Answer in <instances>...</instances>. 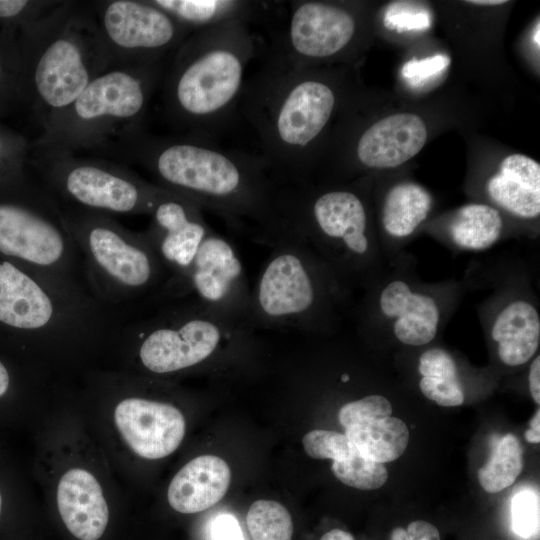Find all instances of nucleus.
I'll return each mask as SVG.
<instances>
[{
	"instance_id": "nucleus-1",
	"label": "nucleus",
	"mask_w": 540,
	"mask_h": 540,
	"mask_svg": "<svg viewBox=\"0 0 540 540\" xmlns=\"http://www.w3.org/2000/svg\"><path fill=\"white\" fill-rule=\"evenodd\" d=\"M101 153L139 165L156 185L191 199L258 243L268 246L282 228L281 186L260 156L186 135L158 136L145 130Z\"/></svg>"
},
{
	"instance_id": "nucleus-2",
	"label": "nucleus",
	"mask_w": 540,
	"mask_h": 540,
	"mask_svg": "<svg viewBox=\"0 0 540 540\" xmlns=\"http://www.w3.org/2000/svg\"><path fill=\"white\" fill-rule=\"evenodd\" d=\"M120 325L84 285L0 259V336L25 363L73 379L105 364Z\"/></svg>"
},
{
	"instance_id": "nucleus-3",
	"label": "nucleus",
	"mask_w": 540,
	"mask_h": 540,
	"mask_svg": "<svg viewBox=\"0 0 540 540\" xmlns=\"http://www.w3.org/2000/svg\"><path fill=\"white\" fill-rule=\"evenodd\" d=\"M33 427V474L41 496L74 540H102L126 488L89 431L73 390L61 383Z\"/></svg>"
},
{
	"instance_id": "nucleus-4",
	"label": "nucleus",
	"mask_w": 540,
	"mask_h": 540,
	"mask_svg": "<svg viewBox=\"0 0 540 540\" xmlns=\"http://www.w3.org/2000/svg\"><path fill=\"white\" fill-rule=\"evenodd\" d=\"M85 423L127 489L137 466L174 454L187 430L182 409L161 395L160 379L108 366L73 379Z\"/></svg>"
},
{
	"instance_id": "nucleus-5",
	"label": "nucleus",
	"mask_w": 540,
	"mask_h": 540,
	"mask_svg": "<svg viewBox=\"0 0 540 540\" xmlns=\"http://www.w3.org/2000/svg\"><path fill=\"white\" fill-rule=\"evenodd\" d=\"M313 67L266 58L246 80L239 111L255 129L260 158L280 186L304 184L338 103V90Z\"/></svg>"
},
{
	"instance_id": "nucleus-6",
	"label": "nucleus",
	"mask_w": 540,
	"mask_h": 540,
	"mask_svg": "<svg viewBox=\"0 0 540 540\" xmlns=\"http://www.w3.org/2000/svg\"><path fill=\"white\" fill-rule=\"evenodd\" d=\"M250 21L192 32L175 50L160 91L163 114L181 135L214 142L232 123L256 54Z\"/></svg>"
},
{
	"instance_id": "nucleus-7",
	"label": "nucleus",
	"mask_w": 540,
	"mask_h": 540,
	"mask_svg": "<svg viewBox=\"0 0 540 540\" xmlns=\"http://www.w3.org/2000/svg\"><path fill=\"white\" fill-rule=\"evenodd\" d=\"M21 102L43 132L59 118L110 61L91 1H60L17 31Z\"/></svg>"
},
{
	"instance_id": "nucleus-8",
	"label": "nucleus",
	"mask_w": 540,
	"mask_h": 540,
	"mask_svg": "<svg viewBox=\"0 0 540 540\" xmlns=\"http://www.w3.org/2000/svg\"><path fill=\"white\" fill-rule=\"evenodd\" d=\"M154 309L121 323L104 366L158 379L182 375L218 354L249 345L255 330L249 322L215 313L193 299Z\"/></svg>"
},
{
	"instance_id": "nucleus-9",
	"label": "nucleus",
	"mask_w": 540,
	"mask_h": 540,
	"mask_svg": "<svg viewBox=\"0 0 540 540\" xmlns=\"http://www.w3.org/2000/svg\"><path fill=\"white\" fill-rule=\"evenodd\" d=\"M165 68V60L108 68L32 146L100 154L116 141L144 130V120Z\"/></svg>"
},
{
	"instance_id": "nucleus-10",
	"label": "nucleus",
	"mask_w": 540,
	"mask_h": 540,
	"mask_svg": "<svg viewBox=\"0 0 540 540\" xmlns=\"http://www.w3.org/2000/svg\"><path fill=\"white\" fill-rule=\"evenodd\" d=\"M59 206L87 287L111 311L145 304L169 277L144 232L125 228L108 214Z\"/></svg>"
},
{
	"instance_id": "nucleus-11",
	"label": "nucleus",
	"mask_w": 540,
	"mask_h": 540,
	"mask_svg": "<svg viewBox=\"0 0 540 540\" xmlns=\"http://www.w3.org/2000/svg\"><path fill=\"white\" fill-rule=\"evenodd\" d=\"M250 297L257 328L325 327L335 297L334 273L284 220Z\"/></svg>"
},
{
	"instance_id": "nucleus-12",
	"label": "nucleus",
	"mask_w": 540,
	"mask_h": 540,
	"mask_svg": "<svg viewBox=\"0 0 540 540\" xmlns=\"http://www.w3.org/2000/svg\"><path fill=\"white\" fill-rule=\"evenodd\" d=\"M0 258L87 287L58 202L25 171L0 179Z\"/></svg>"
},
{
	"instance_id": "nucleus-13",
	"label": "nucleus",
	"mask_w": 540,
	"mask_h": 540,
	"mask_svg": "<svg viewBox=\"0 0 540 540\" xmlns=\"http://www.w3.org/2000/svg\"><path fill=\"white\" fill-rule=\"evenodd\" d=\"M28 164L59 205L114 216L151 215L169 192L104 158L31 145Z\"/></svg>"
},
{
	"instance_id": "nucleus-14",
	"label": "nucleus",
	"mask_w": 540,
	"mask_h": 540,
	"mask_svg": "<svg viewBox=\"0 0 540 540\" xmlns=\"http://www.w3.org/2000/svg\"><path fill=\"white\" fill-rule=\"evenodd\" d=\"M279 210L292 227L339 275L356 273L371 244L368 215L359 194L351 189L313 191L304 184L281 186Z\"/></svg>"
},
{
	"instance_id": "nucleus-15",
	"label": "nucleus",
	"mask_w": 540,
	"mask_h": 540,
	"mask_svg": "<svg viewBox=\"0 0 540 540\" xmlns=\"http://www.w3.org/2000/svg\"><path fill=\"white\" fill-rule=\"evenodd\" d=\"M250 297L251 290L236 248L211 228L186 272L169 276L146 305L156 307L193 299L215 313L251 324Z\"/></svg>"
},
{
	"instance_id": "nucleus-16",
	"label": "nucleus",
	"mask_w": 540,
	"mask_h": 540,
	"mask_svg": "<svg viewBox=\"0 0 540 540\" xmlns=\"http://www.w3.org/2000/svg\"><path fill=\"white\" fill-rule=\"evenodd\" d=\"M110 67L166 60L191 33L151 0L91 1Z\"/></svg>"
},
{
	"instance_id": "nucleus-17",
	"label": "nucleus",
	"mask_w": 540,
	"mask_h": 540,
	"mask_svg": "<svg viewBox=\"0 0 540 540\" xmlns=\"http://www.w3.org/2000/svg\"><path fill=\"white\" fill-rule=\"evenodd\" d=\"M357 31L354 11L341 4L290 1L286 26L273 36L267 58L295 67H313L344 54Z\"/></svg>"
},
{
	"instance_id": "nucleus-18",
	"label": "nucleus",
	"mask_w": 540,
	"mask_h": 540,
	"mask_svg": "<svg viewBox=\"0 0 540 540\" xmlns=\"http://www.w3.org/2000/svg\"><path fill=\"white\" fill-rule=\"evenodd\" d=\"M143 231L169 276H179L191 265L211 227L191 199L170 191L156 204Z\"/></svg>"
},
{
	"instance_id": "nucleus-19",
	"label": "nucleus",
	"mask_w": 540,
	"mask_h": 540,
	"mask_svg": "<svg viewBox=\"0 0 540 540\" xmlns=\"http://www.w3.org/2000/svg\"><path fill=\"white\" fill-rule=\"evenodd\" d=\"M427 140L424 121L415 114L399 113L380 119L357 138L354 155L368 168H393L416 156Z\"/></svg>"
},
{
	"instance_id": "nucleus-20",
	"label": "nucleus",
	"mask_w": 540,
	"mask_h": 540,
	"mask_svg": "<svg viewBox=\"0 0 540 540\" xmlns=\"http://www.w3.org/2000/svg\"><path fill=\"white\" fill-rule=\"evenodd\" d=\"M231 481L228 464L215 455H200L185 463L170 480L167 503L181 514L205 511L219 502Z\"/></svg>"
},
{
	"instance_id": "nucleus-21",
	"label": "nucleus",
	"mask_w": 540,
	"mask_h": 540,
	"mask_svg": "<svg viewBox=\"0 0 540 540\" xmlns=\"http://www.w3.org/2000/svg\"><path fill=\"white\" fill-rule=\"evenodd\" d=\"M380 311L394 318L393 332L403 344L422 346L438 331L440 312L434 298L413 292L402 280L390 282L380 293Z\"/></svg>"
},
{
	"instance_id": "nucleus-22",
	"label": "nucleus",
	"mask_w": 540,
	"mask_h": 540,
	"mask_svg": "<svg viewBox=\"0 0 540 540\" xmlns=\"http://www.w3.org/2000/svg\"><path fill=\"white\" fill-rule=\"evenodd\" d=\"M487 192L494 203L517 217H538L540 164L524 154L507 156L488 180Z\"/></svg>"
},
{
	"instance_id": "nucleus-23",
	"label": "nucleus",
	"mask_w": 540,
	"mask_h": 540,
	"mask_svg": "<svg viewBox=\"0 0 540 540\" xmlns=\"http://www.w3.org/2000/svg\"><path fill=\"white\" fill-rule=\"evenodd\" d=\"M491 336L504 364L519 366L526 363L540 343V316L536 307L525 300L508 303L497 314Z\"/></svg>"
},
{
	"instance_id": "nucleus-24",
	"label": "nucleus",
	"mask_w": 540,
	"mask_h": 540,
	"mask_svg": "<svg viewBox=\"0 0 540 540\" xmlns=\"http://www.w3.org/2000/svg\"><path fill=\"white\" fill-rule=\"evenodd\" d=\"M191 33L227 21L252 20L259 12L258 2L242 0H151Z\"/></svg>"
},
{
	"instance_id": "nucleus-25",
	"label": "nucleus",
	"mask_w": 540,
	"mask_h": 540,
	"mask_svg": "<svg viewBox=\"0 0 540 540\" xmlns=\"http://www.w3.org/2000/svg\"><path fill=\"white\" fill-rule=\"evenodd\" d=\"M345 436L363 456L379 463L399 458L409 442L405 422L391 416L352 424L345 428Z\"/></svg>"
},
{
	"instance_id": "nucleus-26",
	"label": "nucleus",
	"mask_w": 540,
	"mask_h": 540,
	"mask_svg": "<svg viewBox=\"0 0 540 540\" xmlns=\"http://www.w3.org/2000/svg\"><path fill=\"white\" fill-rule=\"evenodd\" d=\"M432 207L430 193L414 182L394 185L384 199L381 220L393 237L410 236L426 219Z\"/></svg>"
},
{
	"instance_id": "nucleus-27",
	"label": "nucleus",
	"mask_w": 540,
	"mask_h": 540,
	"mask_svg": "<svg viewBox=\"0 0 540 540\" xmlns=\"http://www.w3.org/2000/svg\"><path fill=\"white\" fill-rule=\"evenodd\" d=\"M502 228V217L494 207L472 203L457 211L450 224V235L457 246L480 251L498 240Z\"/></svg>"
},
{
	"instance_id": "nucleus-28",
	"label": "nucleus",
	"mask_w": 540,
	"mask_h": 540,
	"mask_svg": "<svg viewBox=\"0 0 540 540\" xmlns=\"http://www.w3.org/2000/svg\"><path fill=\"white\" fill-rule=\"evenodd\" d=\"M523 467V450L517 437L506 434L495 446L489 461L478 470L481 487L497 493L511 486Z\"/></svg>"
},
{
	"instance_id": "nucleus-29",
	"label": "nucleus",
	"mask_w": 540,
	"mask_h": 540,
	"mask_svg": "<svg viewBox=\"0 0 540 540\" xmlns=\"http://www.w3.org/2000/svg\"><path fill=\"white\" fill-rule=\"evenodd\" d=\"M246 523L252 540H292V517L279 502H253L247 512Z\"/></svg>"
},
{
	"instance_id": "nucleus-30",
	"label": "nucleus",
	"mask_w": 540,
	"mask_h": 540,
	"mask_svg": "<svg viewBox=\"0 0 540 540\" xmlns=\"http://www.w3.org/2000/svg\"><path fill=\"white\" fill-rule=\"evenodd\" d=\"M17 31L0 25V116L21 102V62Z\"/></svg>"
},
{
	"instance_id": "nucleus-31",
	"label": "nucleus",
	"mask_w": 540,
	"mask_h": 540,
	"mask_svg": "<svg viewBox=\"0 0 540 540\" xmlns=\"http://www.w3.org/2000/svg\"><path fill=\"white\" fill-rule=\"evenodd\" d=\"M331 469L342 483L360 490L378 489L388 478L383 463L363 456L353 445L349 457L342 461H333Z\"/></svg>"
},
{
	"instance_id": "nucleus-32",
	"label": "nucleus",
	"mask_w": 540,
	"mask_h": 540,
	"mask_svg": "<svg viewBox=\"0 0 540 540\" xmlns=\"http://www.w3.org/2000/svg\"><path fill=\"white\" fill-rule=\"evenodd\" d=\"M306 454L314 459L342 461L349 457L352 445L345 434L331 430H312L302 439Z\"/></svg>"
},
{
	"instance_id": "nucleus-33",
	"label": "nucleus",
	"mask_w": 540,
	"mask_h": 540,
	"mask_svg": "<svg viewBox=\"0 0 540 540\" xmlns=\"http://www.w3.org/2000/svg\"><path fill=\"white\" fill-rule=\"evenodd\" d=\"M30 150L21 134L0 124V179L25 171Z\"/></svg>"
},
{
	"instance_id": "nucleus-34",
	"label": "nucleus",
	"mask_w": 540,
	"mask_h": 540,
	"mask_svg": "<svg viewBox=\"0 0 540 540\" xmlns=\"http://www.w3.org/2000/svg\"><path fill=\"white\" fill-rule=\"evenodd\" d=\"M512 529L523 538L539 532V495L531 489L517 492L511 500Z\"/></svg>"
},
{
	"instance_id": "nucleus-35",
	"label": "nucleus",
	"mask_w": 540,
	"mask_h": 540,
	"mask_svg": "<svg viewBox=\"0 0 540 540\" xmlns=\"http://www.w3.org/2000/svg\"><path fill=\"white\" fill-rule=\"evenodd\" d=\"M60 1L0 0V25L16 30L47 14Z\"/></svg>"
},
{
	"instance_id": "nucleus-36",
	"label": "nucleus",
	"mask_w": 540,
	"mask_h": 540,
	"mask_svg": "<svg viewBox=\"0 0 540 540\" xmlns=\"http://www.w3.org/2000/svg\"><path fill=\"white\" fill-rule=\"evenodd\" d=\"M392 414L390 402L381 395H368L344 404L338 413L341 425L346 428L352 424L389 417Z\"/></svg>"
},
{
	"instance_id": "nucleus-37",
	"label": "nucleus",
	"mask_w": 540,
	"mask_h": 540,
	"mask_svg": "<svg viewBox=\"0 0 540 540\" xmlns=\"http://www.w3.org/2000/svg\"><path fill=\"white\" fill-rule=\"evenodd\" d=\"M421 392L430 400L443 407L460 406L464 402L462 386L457 379L422 377L419 382Z\"/></svg>"
},
{
	"instance_id": "nucleus-38",
	"label": "nucleus",
	"mask_w": 540,
	"mask_h": 540,
	"mask_svg": "<svg viewBox=\"0 0 540 540\" xmlns=\"http://www.w3.org/2000/svg\"><path fill=\"white\" fill-rule=\"evenodd\" d=\"M418 371L422 377L457 379V366L452 356L441 348H431L419 358Z\"/></svg>"
},
{
	"instance_id": "nucleus-39",
	"label": "nucleus",
	"mask_w": 540,
	"mask_h": 540,
	"mask_svg": "<svg viewBox=\"0 0 540 540\" xmlns=\"http://www.w3.org/2000/svg\"><path fill=\"white\" fill-rule=\"evenodd\" d=\"M448 64L449 59L446 56L436 55L424 60H413L406 63L402 69V74L406 78L422 80L443 70Z\"/></svg>"
},
{
	"instance_id": "nucleus-40",
	"label": "nucleus",
	"mask_w": 540,
	"mask_h": 540,
	"mask_svg": "<svg viewBox=\"0 0 540 540\" xmlns=\"http://www.w3.org/2000/svg\"><path fill=\"white\" fill-rule=\"evenodd\" d=\"M5 479L0 476V532L7 530L8 516L10 512L14 513L16 498L28 496L22 487L16 488L14 484L8 486Z\"/></svg>"
},
{
	"instance_id": "nucleus-41",
	"label": "nucleus",
	"mask_w": 540,
	"mask_h": 540,
	"mask_svg": "<svg viewBox=\"0 0 540 540\" xmlns=\"http://www.w3.org/2000/svg\"><path fill=\"white\" fill-rule=\"evenodd\" d=\"M213 540H244L242 530L234 516L222 514L213 522Z\"/></svg>"
},
{
	"instance_id": "nucleus-42",
	"label": "nucleus",
	"mask_w": 540,
	"mask_h": 540,
	"mask_svg": "<svg viewBox=\"0 0 540 540\" xmlns=\"http://www.w3.org/2000/svg\"><path fill=\"white\" fill-rule=\"evenodd\" d=\"M405 530L409 540H440L438 529L424 520L411 522Z\"/></svg>"
},
{
	"instance_id": "nucleus-43",
	"label": "nucleus",
	"mask_w": 540,
	"mask_h": 540,
	"mask_svg": "<svg viewBox=\"0 0 540 540\" xmlns=\"http://www.w3.org/2000/svg\"><path fill=\"white\" fill-rule=\"evenodd\" d=\"M529 390L532 398L539 405L540 403V357L537 356L531 363L529 369Z\"/></svg>"
},
{
	"instance_id": "nucleus-44",
	"label": "nucleus",
	"mask_w": 540,
	"mask_h": 540,
	"mask_svg": "<svg viewBox=\"0 0 540 540\" xmlns=\"http://www.w3.org/2000/svg\"><path fill=\"white\" fill-rule=\"evenodd\" d=\"M530 427L525 432V439L530 443L540 442V409L538 408L529 423Z\"/></svg>"
},
{
	"instance_id": "nucleus-45",
	"label": "nucleus",
	"mask_w": 540,
	"mask_h": 540,
	"mask_svg": "<svg viewBox=\"0 0 540 540\" xmlns=\"http://www.w3.org/2000/svg\"><path fill=\"white\" fill-rule=\"evenodd\" d=\"M320 540H354V537L349 532L335 528L325 533Z\"/></svg>"
},
{
	"instance_id": "nucleus-46",
	"label": "nucleus",
	"mask_w": 540,
	"mask_h": 540,
	"mask_svg": "<svg viewBox=\"0 0 540 540\" xmlns=\"http://www.w3.org/2000/svg\"><path fill=\"white\" fill-rule=\"evenodd\" d=\"M507 1L505 0H473V1H467V3H471L473 5H481V6H496V5H502L505 4Z\"/></svg>"
},
{
	"instance_id": "nucleus-47",
	"label": "nucleus",
	"mask_w": 540,
	"mask_h": 540,
	"mask_svg": "<svg viewBox=\"0 0 540 540\" xmlns=\"http://www.w3.org/2000/svg\"><path fill=\"white\" fill-rule=\"evenodd\" d=\"M390 540H409L406 530L397 527L391 532Z\"/></svg>"
}]
</instances>
